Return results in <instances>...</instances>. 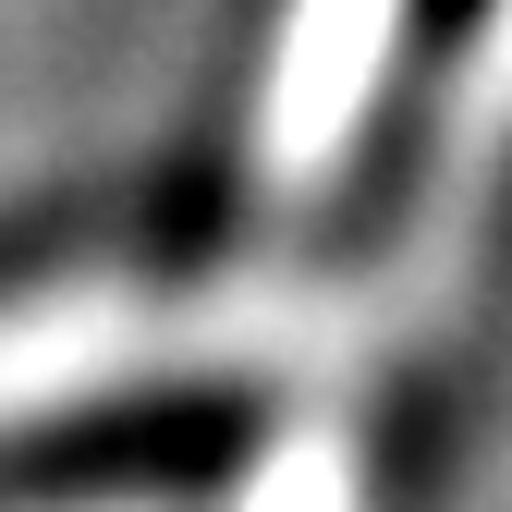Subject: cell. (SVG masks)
<instances>
[{
  "label": "cell",
  "instance_id": "6da1fadb",
  "mask_svg": "<svg viewBox=\"0 0 512 512\" xmlns=\"http://www.w3.org/2000/svg\"><path fill=\"white\" fill-rule=\"evenodd\" d=\"M256 342V305L244 293H61V305H25L0 317V415H37V403H74V391H110V378H147V366H196V354H244Z\"/></svg>",
  "mask_w": 512,
  "mask_h": 512
}]
</instances>
